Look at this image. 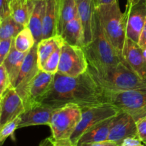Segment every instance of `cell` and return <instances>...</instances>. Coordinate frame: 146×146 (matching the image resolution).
I'll return each instance as SVG.
<instances>
[{"label": "cell", "instance_id": "obj_1", "mask_svg": "<svg viewBox=\"0 0 146 146\" xmlns=\"http://www.w3.org/2000/svg\"><path fill=\"white\" fill-rule=\"evenodd\" d=\"M106 102L104 88L97 84L88 71L76 77L56 73L51 89L39 101L54 109L68 104L85 108Z\"/></svg>", "mask_w": 146, "mask_h": 146}, {"label": "cell", "instance_id": "obj_2", "mask_svg": "<svg viewBox=\"0 0 146 146\" xmlns=\"http://www.w3.org/2000/svg\"><path fill=\"white\" fill-rule=\"evenodd\" d=\"M83 48L87 57L88 66L98 74H104L122 62L106 36L96 10L94 11L92 41Z\"/></svg>", "mask_w": 146, "mask_h": 146}, {"label": "cell", "instance_id": "obj_3", "mask_svg": "<svg viewBox=\"0 0 146 146\" xmlns=\"http://www.w3.org/2000/svg\"><path fill=\"white\" fill-rule=\"evenodd\" d=\"M95 10L106 36L124 63L123 53L127 38L126 27L125 14L121 11L118 0L95 7Z\"/></svg>", "mask_w": 146, "mask_h": 146}, {"label": "cell", "instance_id": "obj_4", "mask_svg": "<svg viewBox=\"0 0 146 146\" xmlns=\"http://www.w3.org/2000/svg\"><path fill=\"white\" fill-rule=\"evenodd\" d=\"M88 71L97 84L112 91H146V78L140 77L124 63L100 74L88 66Z\"/></svg>", "mask_w": 146, "mask_h": 146}, {"label": "cell", "instance_id": "obj_5", "mask_svg": "<svg viewBox=\"0 0 146 146\" xmlns=\"http://www.w3.org/2000/svg\"><path fill=\"white\" fill-rule=\"evenodd\" d=\"M82 108L77 104H68L55 108L49 127L51 136L56 141H68L78 126Z\"/></svg>", "mask_w": 146, "mask_h": 146}, {"label": "cell", "instance_id": "obj_6", "mask_svg": "<svg viewBox=\"0 0 146 146\" xmlns=\"http://www.w3.org/2000/svg\"><path fill=\"white\" fill-rule=\"evenodd\" d=\"M104 89L106 102L137 121L146 115V91H112Z\"/></svg>", "mask_w": 146, "mask_h": 146}, {"label": "cell", "instance_id": "obj_7", "mask_svg": "<svg viewBox=\"0 0 146 146\" xmlns=\"http://www.w3.org/2000/svg\"><path fill=\"white\" fill-rule=\"evenodd\" d=\"M121 112L118 108L108 102L82 108V115L78 126L70 138V142L76 146L81 135L94 125L116 116Z\"/></svg>", "mask_w": 146, "mask_h": 146}, {"label": "cell", "instance_id": "obj_8", "mask_svg": "<svg viewBox=\"0 0 146 146\" xmlns=\"http://www.w3.org/2000/svg\"><path fill=\"white\" fill-rule=\"evenodd\" d=\"M88 62L83 47L72 46L64 42L58 74L76 77L88 71Z\"/></svg>", "mask_w": 146, "mask_h": 146}, {"label": "cell", "instance_id": "obj_9", "mask_svg": "<svg viewBox=\"0 0 146 146\" xmlns=\"http://www.w3.org/2000/svg\"><path fill=\"white\" fill-rule=\"evenodd\" d=\"M40 70L38 64L37 44H35L27 54L14 87L24 101V106L27 102L30 86Z\"/></svg>", "mask_w": 146, "mask_h": 146}, {"label": "cell", "instance_id": "obj_10", "mask_svg": "<svg viewBox=\"0 0 146 146\" xmlns=\"http://www.w3.org/2000/svg\"><path fill=\"white\" fill-rule=\"evenodd\" d=\"M127 38L138 43L140 36L146 21V0L127 1L125 11Z\"/></svg>", "mask_w": 146, "mask_h": 146}, {"label": "cell", "instance_id": "obj_11", "mask_svg": "<svg viewBox=\"0 0 146 146\" xmlns=\"http://www.w3.org/2000/svg\"><path fill=\"white\" fill-rule=\"evenodd\" d=\"M25 110L24 101L15 88H9L0 97V128L19 116Z\"/></svg>", "mask_w": 146, "mask_h": 146}, {"label": "cell", "instance_id": "obj_12", "mask_svg": "<svg viewBox=\"0 0 146 146\" xmlns=\"http://www.w3.org/2000/svg\"><path fill=\"white\" fill-rule=\"evenodd\" d=\"M127 138H138L136 121L131 114L121 111L113 118L108 140L121 145Z\"/></svg>", "mask_w": 146, "mask_h": 146}, {"label": "cell", "instance_id": "obj_13", "mask_svg": "<svg viewBox=\"0 0 146 146\" xmlns=\"http://www.w3.org/2000/svg\"><path fill=\"white\" fill-rule=\"evenodd\" d=\"M54 108L48 105L36 103L26 108L19 115L20 123L19 128L33 125H46L49 126Z\"/></svg>", "mask_w": 146, "mask_h": 146}, {"label": "cell", "instance_id": "obj_14", "mask_svg": "<svg viewBox=\"0 0 146 146\" xmlns=\"http://www.w3.org/2000/svg\"><path fill=\"white\" fill-rule=\"evenodd\" d=\"M123 57L124 63L133 71L141 78H146V58L138 43L126 38Z\"/></svg>", "mask_w": 146, "mask_h": 146}, {"label": "cell", "instance_id": "obj_15", "mask_svg": "<svg viewBox=\"0 0 146 146\" xmlns=\"http://www.w3.org/2000/svg\"><path fill=\"white\" fill-rule=\"evenodd\" d=\"M54 76L55 75L54 74H48L40 70L30 86L27 102L25 104L26 108H29L33 104L39 103L43 97L49 91L54 83Z\"/></svg>", "mask_w": 146, "mask_h": 146}, {"label": "cell", "instance_id": "obj_16", "mask_svg": "<svg viewBox=\"0 0 146 146\" xmlns=\"http://www.w3.org/2000/svg\"><path fill=\"white\" fill-rule=\"evenodd\" d=\"M76 3L78 15L84 30V46H85L92 41L95 7L94 0H76Z\"/></svg>", "mask_w": 146, "mask_h": 146}, {"label": "cell", "instance_id": "obj_17", "mask_svg": "<svg viewBox=\"0 0 146 146\" xmlns=\"http://www.w3.org/2000/svg\"><path fill=\"white\" fill-rule=\"evenodd\" d=\"M60 0H46L43 19L42 39L58 35Z\"/></svg>", "mask_w": 146, "mask_h": 146}, {"label": "cell", "instance_id": "obj_18", "mask_svg": "<svg viewBox=\"0 0 146 146\" xmlns=\"http://www.w3.org/2000/svg\"><path fill=\"white\" fill-rule=\"evenodd\" d=\"M113 118L100 123L86 131L78 141L76 146H81L86 144L108 140Z\"/></svg>", "mask_w": 146, "mask_h": 146}, {"label": "cell", "instance_id": "obj_19", "mask_svg": "<svg viewBox=\"0 0 146 146\" xmlns=\"http://www.w3.org/2000/svg\"><path fill=\"white\" fill-rule=\"evenodd\" d=\"M27 54L28 52H20V51H17L14 47V42H13L11 51L3 62L2 64L4 66L7 73H8L11 86L13 88L15 86L21 67H22L23 63H24Z\"/></svg>", "mask_w": 146, "mask_h": 146}, {"label": "cell", "instance_id": "obj_20", "mask_svg": "<svg viewBox=\"0 0 146 146\" xmlns=\"http://www.w3.org/2000/svg\"><path fill=\"white\" fill-rule=\"evenodd\" d=\"M35 4L36 0H12L9 3L11 16L17 22L28 27Z\"/></svg>", "mask_w": 146, "mask_h": 146}, {"label": "cell", "instance_id": "obj_21", "mask_svg": "<svg viewBox=\"0 0 146 146\" xmlns=\"http://www.w3.org/2000/svg\"><path fill=\"white\" fill-rule=\"evenodd\" d=\"M61 36L64 42L76 46H84V30L78 16L70 21L63 29Z\"/></svg>", "mask_w": 146, "mask_h": 146}, {"label": "cell", "instance_id": "obj_22", "mask_svg": "<svg viewBox=\"0 0 146 146\" xmlns=\"http://www.w3.org/2000/svg\"><path fill=\"white\" fill-rule=\"evenodd\" d=\"M45 6L46 0H36L35 7L29 22L28 27L32 32L36 44L42 40L43 19Z\"/></svg>", "mask_w": 146, "mask_h": 146}, {"label": "cell", "instance_id": "obj_23", "mask_svg": "<svg viewBox=\"0 0 146 146\" xmlns=\"http://www.w3.org/2000/svg\"><path fill=\"white\" fill-rule=\"evenodd\" d=\"M64 39L59 35L42 39L37 44L38 64L41 69L48 57L55 51L59 46L64 44Z\"/></svg>", "mask_w": 146, "mask_h": 146}, {"label": "cell", "instance_id": "obj_24", "mask_svg": "<svg viewBox=\"0 0 146 146\" xmlns=\"http://www.w3.org/2000/svg\"><path fill=\"white\" fill-rule=\"evenodd\" d=\"M78 16L76 0H60L58 35L61 36L65 26Z\"/></svg>", "mask_w": 146, "mask_h": 146}, {"label": "cell", "instance_id": "obj_25", "mask_svg": "<svg viewBox=\"0 0 146 146\" xmlns=\"http://www.w3.org/2000/svg\"><path fill=\"white\" fill-rule=\"evenodd\" d=\"M34 35L28 27H26L14 38V46L20 52H29L35 45Z\"/></svg>", "mask_w": 146, "mask_h": 146}, {"label": "cell", "instance_id": "obj_26", "mask_svg": "<svg viewBox=\"0 0 146 146\" xmlns=\"http://www.w3.org/2000/svg\"><path fill=\"white\" fill-rule=\"evenodd\" d=\"M24 28V26L9 16L0 21V39L14 38Z\"/></svg>", "mask_w": 146, "mask_h": 146}, {"label": "cell", "instance_id": "obj_27", "mask_svg": "<svg viewBox=\"0 0 146 146\" xmlns=\"http://www.w3.org/2000/svg\"><path fill=\"white\" fill-rule=\"evenodd\" d=\"M62 46L63 44L59 46L55 50V51L48 57V59L46 61L44 65L42 66L41 70H42V71H45L46 73H48V74H54V75H55L58 72Z\"/></svg>", "mask_w": 146, "mask_h": 146}, {"label": "cell", "instance_id": "obj_28", "mask_svg": "<svg viewBox=\"0 0 146 146\" xmlns=\"http://www.w3.org/2000/svg\"><path fill=\"white\" fill-rule=\"evenodd\" d=\"M20 123V117L14 118L12 121L6 123L4 126L0 128V144L2 145L4 141L9 138H14V134L16 130L19 129V125Z\"/></svg>", "mask_w": 146, "mask_h": 146}, {"label": "cell", "instance_id": "obj_29", "mask_svg": "<svg viewBox=\"0 0 146 146\" xmlns=\"http://www.w3.org/2000/svg\"><path fill=\"white\" fill-rule=\"evenodd\" d=\"M10 88L11 86L9 77L5 67L3 64L0 65V97L2 96L4 93Z\"/></svg>", "mask_w": 146, "mask_h": 146}, {"label": "cell", "instance_id": "obj_30", "mask_svg": "<svg viewBox=\"0 0 146 146\" xmlns=\"http://www.w3.org/2000/svg\"><path fill=\"white\" fill-rule=\"evenodd\" d=\"M13 42H14V38L0 39V65L3 64L4 60L11 51Z\"/></svg>", "mask_w": 146, "mask_h": 146}, {"label": "cell", "instance_id": "obj_31", "mask_svg": "<svg viewBox=\"0 0 146 146\" xmlns=\"http://www.w3.org/2000/svg\"><path fill=\"white\" fill-rule=\"evenodd\" d=\"M138 138L146 146V115L136 121Z\"/></svg>", "mask_w": 146, "mask_h": 146}, {"label": "cell", "instance_id": "obj_32", "mask_svg": "<svg viewBox=\"0 0 146 146\" xmlns=\"http://www.w3.org/2000/svg\"><path fill=\"white\" fill-rule=\"evenodd\" d=\"M11 16L9 2L8 0H0V21Z\"/></svg>", "mask_w": 146, "mask_h": 146}, {"label": "cell", "instance_id": "obj_33", "mask_svg": "<svg viewBox=\"0 0 146 146\" xmlns=\"http://www.w3.org/2000/svg\"><path fill=\"white\" fill-rule=\"evenodd\" d=\"M120 146H145L138 138H127L123 141Z\"/></svg>", "mask_w": 146, "mask_h": 146}, {"label": "cell", "instance_id": "obj_34", "mask_svg": "<svg viewBox=\"0 0 146 146\" xmlns=\"http://www.w3.org/2000/svg\"><path fill=\"white\" fill-rule=\"evenodd\" d=\"M81 146H120L119 144L114 141H110V140H106L104 141H100V142L92 143L86 144V145Z\"/></svg>", "mask_w": 146, "mask_h": 146}, {"label": "cell", "instance_id": "obj_35", "mask_svg": "<svg viewBox=\"0 0 146 146\" xmlns=\"http://www.w3.org/2000/svg\"><path fill=\"white\" fill-rule=\"evenodd\" d=\"M38 146H60L59 143L56 141L52 136L48 137L42 140Z\"/></svg>", "mask_w": 146, "mask_h": 146}, {"label": "cell", "instance_id": "obj_36", "mask_svg": "<svg viewBox=\"0 0 146 146\" xmlns=\"http://www.w3.org/2000/svg\"><path fill=\"white\" fill-rule=\"evenodd\" d=\"M138 44L143 48V50L146 49V21L143 26V28L142 29V31H141Z\"/></svg>", "mask_w": 146, "mask_h": 146}, {"label": "cell", "instance_id": "obj_37", "mask_svg": "<svg viewBox=\"0 0 146 146\" xmlns=\"http://www.w3.org/2000/svg\"><path fill=\"white\" fill-rule=\"evenodd\" d=\"M116 0H94V7H99V6L104 5V4H108L113 3Z\"/></svg>", "mask_w": 146, "mask_h": 146}, {"label": "cell", "instance_id": "obj_38", "mask_svg": "<svg viewBox=\"0 0 146 146\" xmlns=\"http://www.w3.org/2000/svg\"><path fill=\"white\" fill-rule=\"evenodd\" d=\"M59 143L60 146H74L70 142V140L68 141H58Z\"/></svg>", "mask_w": 146, "mask_h": 146}, {"label": "cell", "instance_id": "obj_39", "mask_svg": "<svg viewBox=\"0 0 146 146\" xmlns=\"http://www.w3.org/2000/svg\"><path fill=\"white\" fill-rule=\"evenodd\" d=\"M143 54H144V56H145V58H146V49L143 50Z\"/></svg>", "mask_w": 146, "mask_h": 146}, {"label": "cell", "instance_id": "obj_40", "mask_svg": "<svg viewBox=\"0 0 146 146\" xmlns=\"http://www.w3.org/2000/svg\"><path fill=\"white\" fill-rule=\"evenodd\" d=\"M128 1H133V2H135V1H138V0H128Z\"/></svg>", "mask_w": 146, "mask_h": 146}, {"label": "cell", "instance_id": "obj_41", "mask_svg": "<svg viewBox=\"0 0 146 146\" xmlns=\"http://www.w3.org/2000/svg\"><path fill=\"white\" fill-rule=\"evenodd\" d=\"M8 1H9V3H10V2H11V1H12V0H8Z\"/></svg>", "mask_w": 146, "mask_h": 146}]
</instances>
